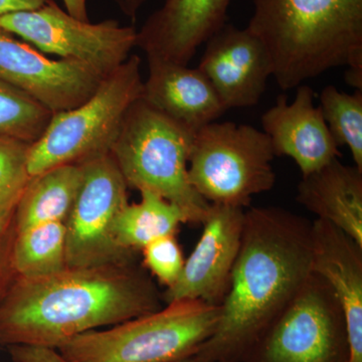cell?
<instances>
[{
	"label": "cell",
	"mask_w": 362,
	"mask_h": 362,
	"mask_svg": "<svg viewBox=\"0 0 362 362\" xmlns=\"http://www.w3.org/2000/svg\"><path fill=\"white\" fill-rule=\"evenodd\" d=\"M220 306L171 302L152 313L73 338L57 349L70 362H170L192 358L216 330Z\"/></svg>",
	"instance_id": "5"
},
{
	"label": "cell",
	"mask_w": 362,
	"mask_h": 362,
	"mask_svg": "<svg viewBox=\"0 0 362 362\" xmlns=\"http://www.w3.org/2000/svg\"><path fill=\"white\" fill-rule=\"evenodd\" d=\"M275 156L263 131L216 121L194 133L188 177L209 204L247 209L252 197L275 185Z\"/></svg>",
	"instance_id": "7"
},
{
	"label": "cell",
	"mask_w": 362,
	"mask_h": 362,
	"mask_svg": "<svg viewBox=\"0 0 362 362\" xmlns=\"http://www.w3.org/2000/svg\"><path fill=\"white\" fill-rule=\"evenodd\" d=\"M141 59L129 58L102 81L95 94L71 110L52 114L30 146V175L110 153L130 107L142 97Z\"/></svg>",
	"instance_id": "6"
},
{
	"label": "cell",
	"mask_w": 362,
	"mask_h": 362,
	"mask_svg": "<svg viewBox=\"0 0 362 362\" xmlns=\"http://www.w3.org/2000/svg\"><path fill=\"white\" fill-rule=\"evenodd\" d=\"M105 78L73 59L54 61L0 30V80L18 88L52 114L90 99Z\"/></svg>",
	"instance_id": "11"
},
{
	"label": "cell",
	"mask_w": 362,
	"mask_h": 362,
	"mask_svg": "<svg viewBox=\"0 0 362 362\" xmlns=\"http://www.w3.org/2000/svg\"><path fill=\"white\" fill-rule=\"evenodd\" d=\"M311 273V221L277 206L246 209L218 325L192 361L246 358Z\"/></svg>",
	"instance_id": "1"
},
{
	"label": "cell",
	"mask_w": 362,
	"mask_h": 362,
	"mask_svg": "<svg viewBox=\"0 0 362 362\" xmlns=\"http://www.w3.org/2000/svg\"><path fill=\"white\" fill-rule=\"evenodd\" d=\"M9 354L14 362H70L57 349L33 345H11Z\"/></svg>",
	"instance_id": "27"
},
{
	"label": "cell",
	"mask_w": 362,
	"mask_h": 362,
	"mask_svg": "<svg viewBox=\"0 0 362 362\" xmlns=\"http://www.w3.org/2000/svg\"><path fill=\"white\" fill-rule=\"evenodd\" d=\"M145 266L166 288L175 284L185 266L182 251L175 235L152 240L142 249Z\"/></svg>",
	"instance_id": "25"
},
{
	"label": "cell",
	"mask_w": 362,
	"mask_h": 362,
	"mask_svg": "<svg viewBox=\"0 0 362 362\" xmlns=\"http://www.w3.org/2000/svg\"><path fill=\"white\" fill-rule=\"evenodd\" d=\"M199 70L226 110L259 103L273 74L265 45L249 28L226 23L206 42Z\"/></svg>",
	"instance_id": "13"
},
{
	"label": "cell",
	"mask_w": 362,
	"mask_h": 362,
	"mask_svg": "<svg viewBox=\"0 0 362 362\" xmlns=\"http://www.w3.org/2000/svg\"><path fill=\"white\" fill-rule=\"evenodd\" d=\"M312 272L322 278L341 306L349 356L362 362V246L328 221H312Z\"/></svg>",
	"instance_id": "16"
},
{
	"label": "cell",
	"mask_w": 362,
	"mask_h": 362,
	"mask_svg": "<svg viewBox=\"0 0 362 362\" xmlns=\"http://www.w3.org/2000/svg\"><path fill=\"white\" fill-rule=\"evenodd\" d=\"M148 69L142 99L192 133L228 111L199 69L152 59Z\"/></svg>",
	"instance_id": "17"
},
{
	"label": "cell",
	"mask_w": 362,
	"mask_h": 362,
	"mask_svg": "<svg viewBox=\"0 0 362 362\" xmlns=\"http://www.w3.org/2000/svg\"><path fill=\"white\" fill-rule=\"evenodd\" d=\"M319 107L333 139L349 149L354 165L362 170V90L349 94L327 86Z\"/></svg>",
	"instance_id": "22"
},
{
	"label": "cell",
	"mask_w": 362,
	"mask_h": 362,
	"mask_svg": "<svg viewBox=\"0 0 362 362\" xmlns=\"http://www.w3.org/2000/svg\"><path fill=\"white\" fill-rule=\"evenodd\" d=\"M247 356L250 362H347L344 312L327 283L312 272Z\"/></svg>",
	"instance_id": "8"
},
{
	"label": "cell",
	"mask_w": 362,
	"mask_h": 362,
	"mask_svg": "<svg viewBox=\"0 0 362 362\" xmlns=\"http://www.w3.org/2000/svg\"><path fill=\"white\" fill-rule=\"evenodd\" d=\"M247 26L265 45L281 89H297L347 66L346 82L362 90V0H252Z\"/></svg>",
	"instance_id": "3"
},
{
	"label": "cell",
	"mask_w": 362,
	"mask_h": 362,
	"mask_svg": "<svg viewBox=\"0 0 362 362\" xmlns=\"http://www.w3.org/2000/svg\"><path fill=\"white\" fill-rule=\"evenodd\" d=\"M141 201L124 207L114 223V238L121 249L137 252L152 240L175 235L181 223H185L183 214L175 204L160 195L142 190Z\"/></svg>",
	"instance_id": "20"
},
{
	"label": "cell",
	"mask_w": 362,
	"mask_h": 362,
	"mask_svg": "<svg viewBox=\"0 0 362 362\" xmlns=\"http://www.w3.org/2000/svg\"><path fill=\"white\" fill-rule=\"evenodd\" d=\"M0 30L40 51L84 64L103 78L129 58L137 40L134 26H122L115 20L98 23L77 20L54 0L33 11L0 16Z\"/></svg>",
	"instance_id": "9"
},
{
	"label": "cell",
	"mask_w": 362,
	"mask_h": 362,
	"mask_svg": "<svg viewBox=\"0 0 362 362\" xmlns=\"http://www.w3.org/2000/svg\"><path fill=\"white\" fill-rule=\"evenodd\" d=\"M32 144L0 136V207L16 204L32 180L28 173Z\"/></svg>",
	"instance_id": "24"
},
{
	"label": "cell",
	"mask_w": 362,
	"mask_h": 362,
	"mask_svg": "<svg viewBox=\"0 0 362 362\" xmlns=\"http://www.w3.org/2000/svg\"><path fill=\"white\" fill-rule=\"evenodd\" d=\"M63 2L65 4L66 13L77 20L89 21L86 0H63Z\"/></svg>",
	"instance_id": "29"
},
{
	"label": "cell",
	"mask_w": 362,
	"mask_h": 362,
	"mask_svg": "<svg viewBox=\"0 0 362 362\" xmlns=\"http://www.w3.org/2000/svg\"><path fill=\"white\" fill-rule=\"evenodd\" d=\"M47 0H0V16L16 11H33L44 6Z\"/></svg>",
	"instance_id": "28"
},
{
	"label": "cell",
	"mask_w": 362,
	"mask_h": 362,
	"mask_svg": "<svg viewBox=\"0 0 362 362\" xmlns=\"http://www.w3.org/2000/svg\"><path fill=\"white\" fill-rule=\"evenodd\" d=\"M52 117V112L39 102L0 80V136L35 142Z\"/></svg>",
	"instance_id": "23"
},
{
	"label": "cell",
	"mask_w": 362,
	"mask_h": 362,
	"mask_svg": "<svg viewBox=\"0 0 362 362\" xmlns=\"http://www.w3.org/2000/svg\"><path fill=\"white\" fill-rule=\"evenodd\" d=\"M170 362H197V361H192V358H188V359H183V361H170Z\"/></svg>",
	"instance_id": "31"
},
{
	"label": "cell",
	"mask_w": 362,
	"mask_h": 362,
	"mask_svg": "<svg viewBox=\"0 0 362 362\" xmlns=\"http://www.w3.org/2000/svg\"><path fill=\"white\" fill-rule=\"evenodd\" d=\"M297 202L318 220L328 221L362 246V170L334 159L302 176Z\"/></svg>",
	"instance_id": "18"
},
{
	"label": "cell",
	"mask_w": 362,
	"mask_h": 362,
	"mask_svg": "<svg viewBox=\"0 0 362 362\" xmlns=\"http://www.w3.org/2000/svg\"><path fill=\"white\" fill-rule=\"evenodd\" d=\"M13 266L23 278L45 277L66 269L65 223H42L16 233Z\"/></svg>",
	"instance_id": "21"
},
{
	"label": "cell",
	"mask_w": 362,
	"mask_h": 362,
	"mask_svg": "<svg viewBox=\"0 0 362 362\" xmlns=\"http://www.w3.org/2000/svg\"><path fill=\"white\" fill-rule=\"evenodd\" d=\"M194 133L138 99L130 107L111 152L128 187L149 190L175 204L185 223H202L211 204L188 177Z\"/></svg>",
	"instance_id": "4"
},
{
	"label": "cell",
	"mask_w": 362,
	"mask_h": 362,
	"mask_svg": "<svg viewBox=\"0 0 362 362\" xmlns=\"http://www.w3.org/2000/svg\"><path fill=\"white\" fill-rule=\"evenodd\" d=\"M242 207L211 204L201 239L185 262L180 278L162 293L164 304L201 300L220 306L225 299L244 228Z\"/></svg>",
	"instance_id": "12"
},
{
	"label": "cell",
	"mask_w": 362,
	"mask_h": 362,
	"mask_svg": "<svg viewBox=\"0 0 362 362\" xmlns=\"http://www.w3.org/2000/svg\"><path fill=\"white\" fill-rule=\"evenodd\" d=\"M118 6L120 11L125 14L127 18L135 21L136 16L142 8L143 4L146 0H114Z\"/></svg>",
	"instance_id": "30"
},
{
	"label": "cell",
	"mask_w": 362,
	"mask_h": 362,
	"mask_svg": "<svg viewBox=\"0 0 362 362\" xmlns=\"http://www.w3.org/2000/svg\"><path fill=\"white\" fill-rule=\"evenodd\" d=\"M232 0H165L137 32L147 59L188 66L201 45L226 25Z\"/></svg>",
	"instance_id": "14"
},
{
	"label": "cell",
	"mask_w": 362,
	"mask_h": 362,
	"mask_svg": "<svg viewBox=\"0 0 362 362\" xmlns=\"http://www.w3.org/2000/svg\"><path fill=\"white\" fill-rule=\"evenodd\" d=\"M16 204L0 207V302L18 278L13 266Z\"/></svg>",
	"instance_id": "26"
},
{
	"label": "cell",
	"mask_w": 362,
	"mask_h": 362,
	"mask_svg": "<svg viewBox=\"0 0 362 362\" xmlns=\"http://www.w3.org/2000/svg\"><path fill=\"white\" fill-rule=\"evenodd\" d=\"M162 293L135 259L66 267L16 279L0 302V343L58 349L73 338L161 309Z\"/></svg>",
	"instance_id": "2"
},
{
	"label": "cell",
	"mask_w": 362,
	"mask_h": 362,
	"mask_svg": "<svg viewBox=\"0 0 362 362\" xmlns=\"http://www.w3.org/2000/svg\"><path fill=\"white\" fill-rule=\"evenodd\" d=\"M82 180L81 164L58 166L33 176L16 204V233L42 223H65Z\"/></svg>",
	"instance_id": "19"
},
{
	"label": "cell",
	"mask_w": 362,
	"mask_h": 362,
	"mask_svg": "<svg viewBox=\"0 0 362 362\" xmlns=\"http://www.w3.org/2000/svg\"><path fill=\"white\" fill-rule=\"evenodd\" d=\"M314 98L311 87L299 86L294 101L289 103L287 97L281 95L261 120L275 156L292 158L302 176L315 173L340 156L339 146L320 107L314 105Z\"/></svg>",
	"instance_id": "15"
},
{
	"label": "cell",
	"mask_w": 362,
	"mask_h": 362,
	"mask_svg": "<svg viewBox=\"0 0 362 362\" xmlns=\"http://www.w3.org/2000/svg\"><path fill=\"white\" fill-rule=\"evenodd\" d=\"M83 180L65 221L66 267H94L135 259L114 238V223L127 206V183L111 153L81 164Z\"/></svg>",
	"instance_id": "10"
}]
</instances>
